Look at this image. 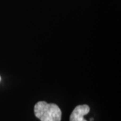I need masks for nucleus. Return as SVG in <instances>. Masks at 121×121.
I'll return each instance as SVG.
<instances>
[{"instance_id": "f257e3e1", "label": "nucleus", "mask_w": 121, "mask_h": 121, "mask_svg": "<svg viewBox=\"0 0 121 121\" xmlns=\"http://www.w3.org/2000/svg\"><path fill=\"white\" fill-rule=\"evenodd\" d=\"M35 114L40 121H60L61 110L55 104H48L40 101L36 103L34 108Z\"/></svg>"}, {"instance_id": "f03ea898", "label": "nucleus", "mask_w": 121, "mask_h": 121, "mask_svg": "<svg viewBox=\"0 0 121 121\" xmlns=\"http://www.w3.org/2000/svg\"><path fill=\"white\" fill-rule=\"evenodd\" d=\"M90 110V107L86 105H79L76 106L70 115L69 121H87L84 119V116Z\"/></svg>"}, {"instance_id": "7ed1b4c3", "label": "nucleus", "mask_w": 121, "mask_h": 121, "mask_svg": "<svg viewBox=\"0 0 121 121\" xmlns=\"http://www.w3.org/2000/svg\"><path fill=\"white\" fill-rule=\"evenodd\" d=\"M94 121V118H90V121Z\"/></svg>"}, {"instance_id": "20e7f679", "label": "nucleus", "mask_w": 121, "mask_h": 121, "mask_svg": "<svg viewBox=\"0 0 121 121\" xmlns=\"http://www.w3.org/2000/svg\"><path fill=\"white\" fill-rule=\"evenodd\" d=\"M0 81H1V77H0Z\"/></svg>"}]
</instances>
